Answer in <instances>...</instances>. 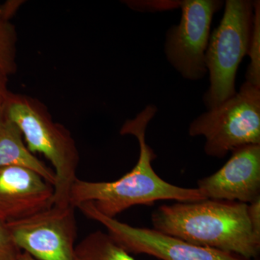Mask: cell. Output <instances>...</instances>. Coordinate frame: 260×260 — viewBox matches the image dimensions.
<instances>
[{"mask_svg": "<svg viewBox=\"0 0 260 260\" xmlns=\"http://www.w3.org/2000/svg\"><path fill=\"white\" fill-rule=\"evenodd\" d=\"M22 0H8L0 4V75L9 78L17 71L16 28L12 19L20 7Z\"/></svg>", "mask_w": 260, "mask_h": 260, "instance_id": "7c38bea8", "label": "cell"}, {"mask_svg": "<svg viewBox=\"0 0 260 260\" xmlns=\"http://www.w3.org/2000/svg\"><path fill=\"white\" fill-rule=\"evenodd\" d=\"M189 134L205 137V153L216 158L241 147L260 145V88L246 82L234 96L194 119Z\"/></svg>", "mask_w": 260, "mask_h": 260, "instance_id": "5b68a950", "label": "cell"}, {"mask_svg": "<svg viewBox=\"0 0 260 260\" xmlns=\"http://www.w3.org/2000/svg\"><path fill=\"white\" fill-rule=\"evenodd\" d=\"M248 215L254 234L260 237V198L248 204Z\"/></svg>", "mask_w": 260, "mask_h": 260, "instance_id": "2e32d148", "label": "cell"}, {"mask_svg": "<svg viewBox=\"0 0 260 260\" xmlns=\"http://www.w3.org/2000/svg\"><path fill=\"white\" fill-rule=\"evenodd\" d=\"M78 208L89 219L107 229L108 234L129 254H145L162 260H255L238 254L195 245L154 229L133 227L95 209L91 203Z\"/></svg>", "mask_w": 260, "mask_h": 260, "instance_id": "52a82bcc", "label": "cell"}, {"mask_svg": "<svg viewBox=\"0 0 260 260\" xmlns=\"http://www.w3.org/2000/svg\"><path fill=\"white\" fill-rule=\"evenodd\" d=\"M8 77L0 75V117L4 114L7 101L11 92L8 89Z\"/></svg>", "mask_w": 260, "mask_h": 260, "instance_id": "e0dca14e", "label": "cell"}, {"mask_svg": "<svg viewBox=\"0 0 260 260\" xmlns=\"http://www.w3.org/2000/svg\"><path fill=\"white\" fill-rule=\"evenodd\" d=\"M254 2L228 0L223 18L210 34L205 52L210 87L204 95L208 110L234 96L236 75L244 56L248 54L252 32Z\"/></svg>", "mask_w": 260, "mask_h": 260, "instance_id": "277c9868", "label": "cell"}, {"mask_svg": "<svg viewBox=\"0 0 260 260\" xmlns=\"http://www.w3.org/2000/svg\"><path fill=\"white\" fill-rule=\"evenodd\" d=\"M21 253L6 223L0 222V260H18Z\"/></svg>", "mask_w": 260, "mask_h": 260, "instance_id": "9a60e30c", "label": "cell"}, {"mask_svg": "<svg viewBox=\"0 0 260 260\" xmlns=\"http://www.w3.org/2000/svg\"><path fill=\"white\" fill-rule=\"evenodd\" d=\"M18 260H38L25 251H22Z\"/></svg>", "mask_w": 260, "mask_h": 260, "instance_id": "ac0fdd59", "label": "cell"}, {"mask_svg": "<svg viewBox=\"0 0 260 260\" xmlns=\"http://www.w3.org/2000/svg\"><path fill=\"white\" fill-rule=\"evenodd\" d=\"M154 229L186 242L254 259L260 237L254 234L248 204L207 199L162 205L152 215Z\"/></svg>", "mask_w": 260, "mask_h": 260, "instance_id": "7a4b0ae2", "label": "cell"}, {"mask_svg": "<svg viewBox=\"0 0 260 260\" xmlns=\"http://www.w3.org/2000/svg\"><path fill=\"white\" fill-rule=\"evenodd\" d=\"M5 115L15 123L32 154L41 153L54 167V205H70V189L77 177L80 155L70 130L53 120L47 107L35 98L10 92Z\"/></svg>", "mask_w": 260, "mask_h": 260, "instance_id": "3957f363", "label": "cell"}, {"mask_svg": "<svg viewBox=\"0 0 260 260\" xmlns=\"http://www.w3.org/2000/svg\"><path fill=\"white\" fill-rule=\"evenodd\" d=\"M54 188L34 171L0 168V222L25 218L54 205Z\"/></svg>", "mask_w": 260, "mask_h": 260, "instance_id": "30bf717a", "label": "cell"}, {"mask_svg": "<svg viewBox=\"0 0 260 260\" xmlns=\"http://www.w3.org/2000/svg\"><path fill=\"white\" fill-rule=\"evenodd\" d=\"M248 54L251 61L246 73V82L260 88V3L254 2L252 32Z\"/></svg>", "mask_w": 260, "mask_h": 260, "instance_id": "5bb4252c", "label": "cell"}, {"mask_svg": "<svg viewBox=\"0 0 260 260\" xmlns=\"http://www.w3.org/2000/svg\"><path fill=\"white\" fill-rule=\"evenodd\" d=\"M157 112L154 105H148L136 117L126 120L120 134L131 135L138 140L140 155L130 172L113 181H88L77 179L70 189L69 203L76 209L84 203H91L98 211L109 218L136 205H153L159 200H177L194 203L207 200L197 188L174 185L159 177L152 167L156 158L146 142L149 122Z\"/></svg>", "mask_w": 260, "mask_h": 260, "instance_id": "6da1fadb", "label": "cell"}, {"mask_svg": "<svg viewBox=\"0 0 260 260\" xmlns=\"http://www.w3.org/2000/svg\"><path fill=\"white\" fill-rule=\"evenodd\" d=\"M73 260H136L102 231L91 233L75 246Z\"/></svg>", "mask_w": 260, "mask_h": 260, "instance_id": "4fadbf2b", "label": "cell"}, {"mask_svg": "<svg viewBox=\"0 0 260 260\" xmlns=\"http://www.w3.org/2000/svg\"><path fill=\"white\" fill-rule=\"evenodd\" d=\"M8 167L26 168L55 186L54 170L28 150L20 129L4 113L0 117V168Z\"/></svg>", "mask_w": 260, "mask_h": 260, "instance_id": "8fae6325", "label": "cell"}, {"mask_svg": "<svg viewBox=\"0 0 260 260\" xmlns=\"http://www.w3.org/2000/svg\"><path fill=\"white\" fill-rule=\"evenodd\" d=\"M74 207L53 205L6 223L16 245L38 260H73L78 236Z\"/></svg>", "mask_w": 260, "mask_h": 260, "instance_id": "8992f818", "label": "cell"}, {"mask_svg": "<svg viewBox=\"0 0 260 260\" xmlns=\"http://www.w3.org/2000/svg\"><path fill=\"white\" fill-rule=\"evenodd\" d=\"M216 0H185L179 3L180 23L169 29L165 54L170 64L183 78L198 80L208 73L205 52L214 14L223 6Z\"/></svg>", "mask_w": 260, "mask_h": 260, "instance_id": "ba28073f", "label": "cell"}, {"mask_svg": "<svg viewBox=\"0 0 260 260\" xmlns=\"http://www.w3.org/2000/svg\"><path fill=\"white\" fill-rule=\"evenodd\" d=\"M223 167L200 179L199 189L207 199L253 203L260 198V145L235 149Z\"/></svg>", "mask_w": 260, "mask_h": 260, "instance_id": "9c48e42d", "label": "cell"}]
</instances>
